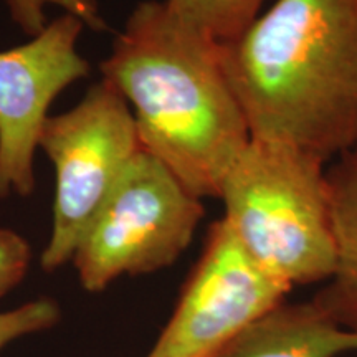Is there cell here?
<instances>
[{
    "instance_id": "ba28073f",
    "label": "cell",
    "mask_w": 357,
    "mask_h": 357,
    "mask_svg": "<svg viewBox=\"0 0 357 357\" xmlns=\"http://www.w3.org/2000/svg\"><path fill=\"white\" fill-rule=\"evenodd\" d=\"M357 352V333L312 301H283L253 321L217 357H341Z\"/></svg>"
},
{
    "instance_id": "3957f363",
    "label": "cell",
    "mask_w": 357,
    "mask_h": 357,
    "mask_svg": "<svg viewBox=\"0 0 357 357\" xmlns=\"http://www.w3.org/2000/svg\"><path fill=\"white\" fill-rule=\"evenodd\" d=\"M326 160L252 137L223 177V220L266 271L289 287L326 283L336 263Z\"/></svg>"
},
{
    "instance_id": "8fae6325",
    "label": "cell",
    "mask_w": 357,
    "mask_h": 357,
    "mask_svg": "<svg viewBox=\"0 0 357 357\" xmlns=\"http://www.w3.org/2000/svg\"><path fill=\"white\" fill-rule=\"evenodd\" d=\"M8 19L26 37L37 35L50 22L48 12L58 8L61 13H71L83 22L86 30L102 32L108 29L102 13L101 0H3Z\"/></svg>"
},
{
    "instance_id": "52a82bcc",
    "label": "cell",
    "mask_w": 357,
    "mask_h": 357,
    "mask_svg": "<svg viewBox=\"0 0 357 357\" xmlns=\"http://www.w3.org/2000/svg\"><path fill=\"white\" fill-rule=\"evenodd\" d=\"M84 30L63 12L26 42L0 50V200L33 194L35 155L52 105L91 70L79 52Z\"/></svg>"
},
{
    "instance_id": "6da1fadb",
    "label": "cell",
    "mask_w": 357,
    "mask_h": 357,
    "mask_svg": "<svg viewBox=\"0 0 357 357\" xmlns=\"http://www.w3.org/2000/svg\"><path fill=\"white\" fill-rule=\"evenodd\" d=\"M222 47L182 24L164 0H144L100 63L101 78L132 111L142 149L200 200L218 199L252 139Z\"/></svg>"
},
{
    "instance_id": "7c38bea8",
    "label": "cell",
    "mask_w": 357,
    "mask_h": 357,
    "mask_svg": "<svg viewBox=\"0 0 357 357\" xmlns=\"http://www.w3.org/2000/svg\"><path fill=\"white\" fill-rule=\"evenodd\" d=\"M60 318V306L52 298H37L13 310L0 311V351L17 339L52 329Z\"/></svg>"
},
{
    "instance_id": "9c48e42d",
    "label": "cell",
    "mask_w": 357,
    "mask_h": 357,
    "mask_svg": "<svg viewBox=\"0 0 357 357\" xmlns=\"http://www.w3.org/2000/svg\"><path fill=\"white\" fill-rule=\"evenodd\" d=\"M328 181L336 263L312 301L342 328L357 333V144L334 159Z\"/></svg>"
},
{
    "instance_id": "4fadbf2b",
    "label": "cell",
    "mask_w": 357,
    "mask_h": 357,
    "mask_svg": "<svg viewBox=\"0 0 357 357\" xmlns=\"http://www.w3.org/2000/svg\"><path fill=\"white\" fill-rule=\"evenodd\" d=\"M32 247L19 231L0 227V298L13 291L29 273Z\"/></svg>"
},
{
    "instance_id": "30bf717a",
    "label": "cell",
    "mask_w": 357,
    "mask_h": 357,
    "mask_svg": "<svg viewBox=\"0 0 357 357\" xmlns=\"http://www.w3.org/2000/svg\"><path fill=\"white\" fill-rule=\"evenodd\" d=\"M266 0H164L182 24L218 45H229L247 32Z\"/></svg>"
},
{
    "instance_id": "8992f818",
    "label": "cell",
    "mask_w": 357,
    "mask_h": 357,
    "mask_svg": "<svg viewBox=\"0 0 357 357\" xmlns=\"http://www.w3.org/2000/svg\"><path fill=\"white\" fill-rule=\"evenodd\" d=\"M291 289L252 258L218 218L146 357H217L253 321L287 301Z\"/></svg>"
},
{
    "instance_id": "5b68a950",
    "label": "cell",
    "mask_w": 357,
    "mask_h": 357,
    "mask_svg": "<svg viewBox=\"0 0 357 357\" xmlns=\"http://www.w3.org/2000/svg\"><path fill=\"white\" fill-rule=\"evenodd\" d=\"M204 215L202 200L141 149L75 252L71 263L79 284L101 293L123 276L174 265Z\"/></svg>"
},
{
    "instance_id": "277c9868",
    "label": "cell",
    "mask_w": 357,
    "mask_h": 357,
    "mask_svg": "<svg viewBox=\"0 0 357 357\" xmlns=\"http://www.w3.org/2000/svg\"><path fill=\"white\" fill-rule=\"evenodd\" d=\"M38 149L55 171L52 230L40 257V266L52 273L73 260L84 234L142 147L128 101L101 78L73 108L50 114Z\"/></svg>"
},
{
    "instance_id": "7a4b0ae2",
    "label": "cell",
    "mask_w": 357,
    "mask_h": 357,
    "mask_svg": "<svg viewBox=\"0 0 357 357\" xmlns=\"http://www.w3.org/2000/svg\"><path fill=\"white\" fill-rule=\"evenodd\" d=\"M222 52L252 137L326 162L357 144V0H276Z\"/></svg>"
}]
</instances>
